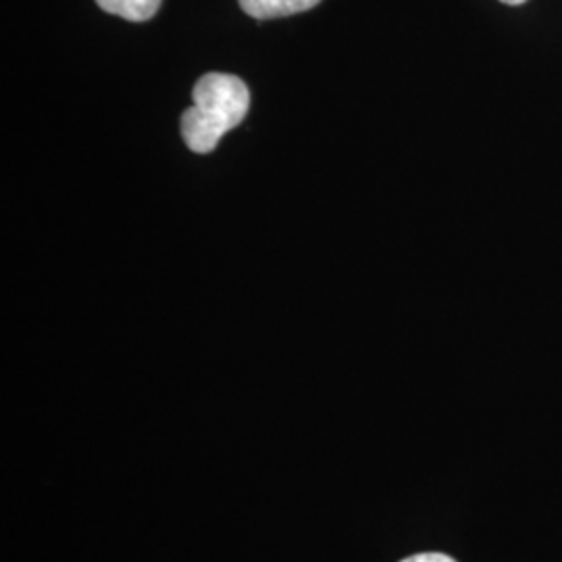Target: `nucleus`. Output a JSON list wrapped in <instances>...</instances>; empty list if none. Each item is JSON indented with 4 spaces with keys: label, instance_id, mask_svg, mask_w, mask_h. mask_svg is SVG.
I'll return each instance as SVG.
<instances>
[{
    "label": "nucleus",
    "instance_id": "1",
    "mask_svg": "<svg viewBox=\"0 0 562 562\" xmlns=\"http://www.w3.org/2000/svg\"><path fill=\"white\" fill-rule=\"evenodd\" d=\"M194 106L181 115V136L192 153L209 155L223 136L240 125L248 106V86L229 74H206L196 81Z\"/></svg>",
    "mask_w": 562,
    "mask_h": 562
},
{
    "label": "nucleus",
    "instance_id": "2",
    "mask_svg": "<svg viewBox=\"0 0 562 562\" xmlns=\"http://www.w3.org/2000/svg\"><path fill=\"white\" fill-rule=\"evenodd\" d=\"M319 2L322 0H240V7L255 20H278L311 11Z\"/></svg>",
    "mask_w": 562,
    "mask_h": 562
},
{
    "label": "nucleus",
    "instance_id": "3",
    "mask_svg": "<svg viewBox=\"0 0 562 562\" xmlns=\"http://www.w3.org/2000/svg\"><path fill=\"white\" fill-rule=\"evenodd\" d=\"M102 11L111 15H120L123 20L142 21L153 20L161 7V0H97Z\"/></svg>",
    "mask_w": 562,
    "mask_h": 562
},
{
    "label": "nucleus",
    "instance_id": "4",
    "mask_svg": "<svg viewBox=\"0 0 562 562\" xmlns=\"http://www.w3.org/2000/svg\"><path fill=\"white\" fill-rule=\"evenodd\" d=\"M402 562H457L454 559H450V557H446V554H440V552H429V554H415V557H411V559H404Z\"/></svg>",
    "mask_w": 562,
    "mask_h": 562
},
{
    "label": "nucleus",
    "instance_id": "5",
    "mask_svg": "<svg viewBox=\"0 0 562 562\" xmlns=\"http://www.w3.org/2000/svg\"><path fill=\"white\" fill-rule=\"evenodd\" d=\"M503 2H506V4H515V7H517V4H522V2H527V0H503Z\"/></svg>",
    "mask_w": 562,
    "mask_h": 562
}]
</instances>
